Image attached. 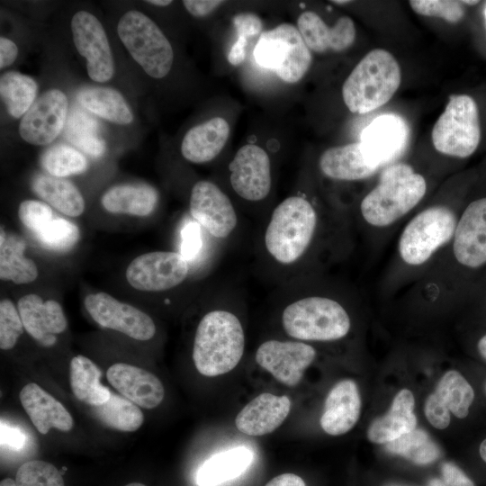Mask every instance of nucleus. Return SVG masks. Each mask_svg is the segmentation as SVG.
<instances>
[{
	"label": "nucleus",
	"instance_id": "1",
	"mask_svg": "<svg viewBox=\"0 0 486 486\" xmlns=\"http://www.w3.org/2000/svg\"><path fill=\"white\" fill-rule=\"evenodd\" d=\"M244 346V331L238 317L223 310H212L202 318L196 328L194 365L204 376L224 374L239 363Z\"/></svg>",
	"mask_w": 486,
	"mask_h": 486
},
{
	"label": "nucleus",
	"instance_id": "2",
	"mask_svg": "<svg viewBox=\"0 0 486 486\" xmlns=\"http://www.w3.org/2000/svg\"><path fill=\"white\" fill-rule=\"evenodd\" d=\"M426 190L424 176L415 173L410 165L392 164L382 172L378 184L363 199L361 213L373 226H388L413 209Z\"/></svg>",
	"mask_w": 486,
	"mask_h": 486
},
{
	"label": "nucleus",
	"instance_id": "3",
	"mask_svg": "<svg viewBox=\"0 0 486 486\" xmlns=\"http://www.w3.org/2000/svg\"><path fill=\"white\" fill-rule=\"evenodd\" d=\"M400 81V68L395 58L385 50L374 49L358 62L345 80L344 103L354 113L373 112L393 96Z\"/></svg>",
	"mask_w": 486,
	"mask_h": 486
},
{
	"label": "nucleus",
	"instance_id": "4",
	"mask_svg": "<svg viewBox=\"0 0 486 486\" xmlns=\"http://www.w3.org/2000/svg\"><path fill=\"white\" fill-rule=\"evenodd\" d=\"M317 214L305 198L291 196L274 210L265 233L267 252L277 262L290 265L306 251L313 238Z\"/></svg>",
	"mask_w": 486,
	"mask_h": 486
},
{
	"label": "nucleus",
	"instance_id": "5",
	"mask_svg": "<svg viewBox=\"0 0 486 486\" xmlns=\"http://www.w3.org/2000/svg\"><path fill=\"white\" fill-rule=\"evenodd\" d=\"M284 331L301 340L331 341L345 337L350 329V318L338 302L320 296L302 298L283 311Z\"/></svg>",
	"mask_w": 486,
	"mask_h": 486
},
{
	"label": "nucleus",
	"instance_id": "6",
	"mask_svg": "<svg viewBox=\"0 0 486 486\" xmlns=\"http://www.w3.org/2000/svg\"><path fill=\"white\" fill-rule=\"evenodd\" d=\"M118 35L133 59L151 77L166 76L172 67V46L147 15L130 10L125 13L117 25Z\"/></svg>",
	"mask_w": 486,
	"mask_h": 486
},
{
	"label": "nucleus",
	"instance_id": "7",
	"mask_svg": "<svg viewBox=\"0 0 486 486\" xmlns=\"http://www.w3.org/2000/svg\"><path fill=\"white\" fill-rule=\"evenodd\" d=\"M253 54L257 65L274 71L289 84L300 81L311 64L310 50L298 28L291 23L262 32Z\"/></svg>",
	"mask_w": 486,
	"mask_h": 486
},
{
	"label": "nucleus",
	"instance_id": "8",
	"mask_svg": "<svg viewBox=\"0 0 486 486\" xmlns=\"http://www.w3.org/2000/svg\"><path fill=\"white\" fill-rule=\"evenodd\" d=\"M432 142L442 154L464 158L471 156L481 140L479 111L467 94H454L432 130Z\"/></svg>",
	"mask_w": 486,
	"mask_h": 486
},
{
	"label": "nucleus",
	"instance_id": "9",
	"mask_svg": "<svg viewBox=\"0 0 486 486\" xmlns=\"http://www.w3.org/2000/svg\"><path fill=\"white\" fill-rule=\"evenodd\" d=\"M456 224L455 214L447 207L433 206L424 210L407 224L400 235V257L411 266L424 264L454 238Z\"/></svg>",
	"mask_w": 486,
	"mask_h": 486
},
{
	"label": "nucleus",
	"instance_id": "10",
	"mask_svg": "<svg viewBox=\"0 0 486 486\" xmlns=\"http://www.w3.org/2000/svg\"><path fill=\"white\" fill-rule=\"evenodd\" d=\"M189 271L181 253L154 251L135 257L128 266L126 280L131 287L144 292H160L182 284Z\"/></svg>",
	"mask_w": 486,
	"mask_h": 486
},
{
	"label": "nucleus",
	"instance_id": "11",
	"mask_svg": "<svg viewBox=\"0 0 486 486\" xmlns=\"http://www.w3.org/2000/svg\"><path fill=\"white\" fill-rule=\"evenodd\" d=\"M84 305L91 318L103 328L140 341L151 339L156 333L155 323L147 313L106 292L87 294Z\"/></svg>",
	"mask_w": 486,
	"mask_h": 486
},
{
	"label": "nucleus",
	"instance_id": "12",
	"mask_svg": "<svg viewBox=\"0 0 486 486\" xmlns=\"http://www.w3.org/2000/svg\"><path fill=\"white\" fill-rule=\"evenodd\" d=\"M74 44L86 59L90 78L104 83L114 73L113 59L104 29L99 20L86 11H79L71 20Z\"/></svg>",
	"mask_w": 486,
	"mask_h": 486
},
{
	"label": "nucleus",
	"instance_id": "13",
	"mask_svg": "<svg viewBox=\"0 0 486 486\" xmlns=\"http://www.w3.org/2000/svg\"><path fill=\"white\" fill-rule=\"evenodd\" d=\"M315 356L316 350L310 345L273 339L258 346L256 361L278 382L293 387L301 382L304 371Z\"/></svg>",
	"mask_w": 486,
	"mask_h": 486
},
{
	"label": "nucleus",
	"instance_id": "14",
	"mask_svg": "<svg viewBox=\"0 0 486 486\" xmlns=\"http://www.w3.org/2000/svg\"><path fill=\"white\" fill-rule=\"evenodd\" d=\"M68 99L58 89L43 93L23 115L19 133L26 142L43 146L52 142L65 126Z\"/></svg>",
	"mask_w": 486,
	"mask_h": 486
},
{
	"label": "nucleus",
	"instance_id": "15",
	"mask_svg": "<svg viewBox=\"0 0 486 486\" xmlns=\"http://www.w3.org/2000/svg\"><path fill=\"white\" fill-rule=\"evenodd\" d=\"M190 212L212 236L225 238L237 226V214L230 198L210 181L197 182L191 192Z\"/></svg>",
	"mask_w": 486,
	"mask_h": 486
},
{
	"label": "nucleus",
	"instance_id": "16",
	"mask_svg": "<svg viewBox=\"0 0 486 486\" xmlns=\"http://www.w3.org/2000/svg\"><path fill=\"white\" fill-rule=\"evenodd\" d=\"M230 184L241 198L256 202L265 199L271 189V166L267 153L259 146L241 147L230 164Z\"/></svg>",
	"mask_w": 486,
	"mask_h": 486
},
{
	"label": "nucleus",
	"instance_id": "17",
	"mask_svg": "<svg viewBox=\"0 0 486 486\" xmlns=\"http://www.w3.org/2000/svg\"><path fill=\"white\" fill-rule=\"evenodd\" d=\"M453 251L462 266L476 269L486 265V197L467 205L457 221Z\"/></svg>",
	"mask_w": 486,
	"mask_h": 486
},
{
	"label": "nucleus",
	"instance_id": "18",
	"mask_svg": "<svg viewBox=\"0 0 486 486\" xmlns=\"http://www.w3.org/2000/svg\"><path fill=\"white\" fill-rule=\"evenodd\" d=\"M409 130L400 116L386 113L376 117L362 132L361 146L379 168L398 158L406 148Z\"/></svg>",
	"mask_w": 486,
	"mask_h": 486
},
{
	"label": "nucleus",
	"instance_id": "19",
	"mask_svg": "<svg viewBox=\"0 0 486 486\" xmlns=\"http://www.w3.org/2000/svg\"><path fill=\"white\" fill-rule=\"evenodd\" d=\"M17 309L26 332L42 346L54 345L56 335L68 327L63 309L57 301H43L38 294L29 293L18 300Z\"/></svg>",
	"mask_w": 486,
	"mask_h": 486
},
{
	"label": "nucleus",
	"instance_id": "20",
	"mask_svg": "<svg viewBox=\"0 0 486 486\" xmlns=\"http://www.w3.org/2000/svg\"><path fill=\"white\" fill-rule=\"evenodd\" d=\"M106 378L119 393L140 408H157L164 400L165 390L161 381L140 367L116 363L108 368Z\"/></svg>",
	"mask_w": 486,
	"mask_h": 486
},
{
	"label": "nucleus",
	"instance_id": "21",
	"mask_svg": "<svg viewBox=\"0 0 486 486\" xmlns=\"http://www.w3.org/2000/svg\"><path fill=\"white\" fill-rule=\"evenodd\" d=\"M297 28L310 50L317 53L340 52L355 41L356 27L349 16H341L329 27L320 15L303 12L297 20Z\"/></svg>",
	"mask_w": 486,
	"mask_h": 486
},
{
	"label": "nucleus",
	"instance_id": "22",
	"mask_svg": "<svg viewBox=\"0 0 486 486\" xmlns=\"http://www.w3.org/2000/svg\"><path fill=\"white\" fill-rule=\"evenodd\" d=\"M291 404L286 395L261 393L238 412L235 425L240 432L248 436H259L272 433L287 418Z\"/></svg>",
	"mask_w": 486,
	"mask_h": 486
},
{
	"label": "nucleus",
	"instance_id": "23",
	"mask_svg": "<svg viewBox=\"0 0 486 486\" xmlns=\"http://www.w3.org/2000/svg\"><path fill=\"white\" fill-rule=\"evenodd\" d=\"M361 412V398L353 380H342L328 392L320 418V426L328 435L339 436L356 424Z\"/></svg>",
	"mask_w": 486,
	"mask_h": 486
},
{
	"label": "nucleus",
	"instance_id": "24",
	"mask_svg": "<svg viewBox=\"0 0 486 486\" xmlns=\"http://www.w3.org/2000/svg\"><path fill=\"white\" fill-rule=\"evenodd\" d=\"M19 398L25 412L40 434H47L50 428L64 432L72 429L74 420L68 410L37 383H27L21 390Z\"/></svg>",
	"mask_w": 486,
	"mask_h": 486
},
{
	"label": "nucleus",
	"instance_id": "25",
	"mask_svg": "<svg viewBox=\"0 0 486 486\" xmlns=\"http://www.w3.org/2000/svg\"><path fill=\"white\" fill-rule=\"evenodd\" d=\"M319 164L326 176L341 181L364 179L379 169L366 158L360 141L328 148Z\"/></svg>",
	"mask_w": 486,
	"mask_h": 486
},
{
	"label": "nucleus",
	"instance_id": "26",
	"mask_svg": "<svg viewBox=\"0 0 486 486\" xmlns=\"http://www.w3.org/2000/svg\"><path fill=\"white\" fill-rule=\"evenodd\" d=\"M229 136V123L223 118H212L187 131L181 144L182 155L192 163L209 162L220 154Z\"/></svg>",
	"mask_w": 486,
	"mask_h": 486
},
{
	"label": "nucleus",
	"instance_id": "27",
	"mask_svg": "<svg viewBox=\"0 0 486 486\" xmlns=\"http://www.w3.org/2000/svg\"><path fill=\"white\" fill-rule=\"evenodd\" d=\"M413 393L403 389L394 397L386 414L375 418L368 428L367 437L375 444H386L416 428Z\"/></svg>",
	"mask_w": 486,
	"mask_h": 486
},
{
	"label": "nucleus",
	"instance_id": "28",
	"mask_svg": "<svg viewBox=\"0 0 486 486\" xmlns=\"http://www.w3.org/2000/svg\"><path fill=\"white\" fill-rule=\"evenodd\" d=\"M158 195L148 184H120L102 197L103 207L109 212L145 217L156 208Z\"/></svg>",
	"mask_w": 486,
	"mask_h": 486
},
{
	"label": "nucleus",
	"instance_id": "29",
	"mask_svg": "<svg viewBox=\"0 0 486 486\" xmlns=\"http://www.w3.org/2000/svg\"><path fill=\"white\" fill-rule=\"evenodd\" d=\"M25 241L19 236L7 234L1 227L0 278L16 284L33 282L38 277L34 261L24 256Z\"/></svg>",
	"mask_w": 486,
	"mask_h": 486
},
{
	"label": "nucleus",
	"instance_id": "30",
	"mask_svg": "<svg viewBox=\"0 0 486 486\" xmlns=\"http://www.w3.org/2000/svg\"><path fill=\"white\" fill-rule=\"evenodd\" d=\"M101 371L88 357L78 355L69 364V383L75 397L90 407L105 403L111 396L110 390L101 382Z\"/></svg>",
	"mask_w": 486,
	"mask_h": 486
},
{
	"label": "nucleus",
	"instance_id": "31",
	"mask_svg": "<svg viewBox=\"0 0 486 486\" xmlns=\"http://www.w3.org/2000/svg\"><path fill=\"white\" fill-rule=\"evenodd\" d=\"M252 452L238 446L218 453L208 459L197 472L199 486H217L239 476L250 465Z\"/></svg>",
	"mask_w": 486,
	"mask_h": 486
},
{
	"label": "nucleus",
	"instance_id": "32",
	"mask_svg": "<svg viewBox=\"0 0 486 486\" xmlns=\"http://www.w3.org/2000/svg\"><path fill=\"white\" fill-rule=\"evenodd\" d=\"M32 189L46 203L65 215L77 217L85 211V200L81 193L67 179L39 175L33 179Z\"/></svg>",
	"mask_w": 486,
	"mask_h": 486
},
{
	"label": "nucleus",
	"instance_id": "33",
	"mask_svg": "<svg viewBox=\"0 0 486 486\" xmlns=\"http://www.w3.org/2000/svg\"><path fill=\"white\" fill-rule=\"evenodd\" d=\"M76 99L86 110L118 124H129L133 116L123 96L117 90L104 86H86Z\"/></svg>",
	"mask_w": 486,
	"mask_h": 486
},
{
	"label": "nucleus",
	"instance_id": "34",
	"mask_svg": "<svg viewBox=\"0 0 486 486\" xmlns=\"http://www.w3.org/2000/svg\"><path fill=\"white\" fill-rule=\"evenodd\" d=\"M99 123L92 116L79 109H73L64 126L66 139L74 146L93 157H102L105 142L99 136Z\"/></svg>",
	"mask_w": 486,
	"mask_h": 486
},
{
	"label": "nucleus",
	"instance_id": "35",
	"mask_svg": "<svg viewBox=\"0 0 486 486\" xmlns=\"http://www.w3.org/2000/svg\"><path fill=\"white\" fill-rule=\"evenodd\" d=\"M91 410L101 423L122 432H134L144 421V415L138 405L113 392L105 403L91 407Z\"/></svg>",
	"mask_w": 486,
	"mask_h": 486
},
{
	"label": "nucleus",
	"instance_id": "36",
	"mask_svg": "<svg viewBox=\"0 0 486 486\" xmlns=\"http://www.w3.org/2000/svg\"><path fill=\"white\" fill-rule=\"evenodd\" d=\"M433 394L456 418L467 417L474 400V391L469 382L457 371L446 372L439 380Z\"/></svg>",
	"mask_w": 486,
	"mask_h": 486
},
{
	"label": "nucleus",
	"instance_id": "37",
	"mask_svg": "<svg viewBox=\"0 0 486 486\" xmlns=\"http://www.w3.org/2000/svg\"><path fill=\"white\" fill-rule=\"evenodd\" d=\"M37 84L29 76L9 71L1 76L0 94L8 113L14 118L25 114L37 94Z\"/></svg>",
	"mask_w": 486,
	"mask_h": 486
},
{
	"label": "nucleus",
	"instance_id": "38",
	"mask_svg": "<svg viewBox=\"0 0 486 486\" xmlns=\"http://www.w3.org/2000/svg\"><path fill=\"white\" fill-rule=\"evenodd\" d=\"M384 447L389 453L400 455L420 465L433 463L441 455L437 445L426 431L419 428H415L386 443Z\"/></svg>",
	"mask_w": 486,
	"mask_h": 486
},
{
	"label": "nucleus",
	"instance_id": "39",
	"mask_svg": "<svg viewBox=\"0 0 486 486\" xmlns=\"http://www.w3.org/2000/svg\"><path fill=\"white\" fill-rule=\"evenodd\" d=\"M40 164L50 176L62 178L81 174L88 166L82 153L64 144H57L48 148L40 158Z\"/></svg>",
	"mask_w": 486,
	"mask_h": 486
},
{
	"label": "nucleus",
	"instance_id": "40",
	"mask_svg": "<svg viewBox=\"0 0 486 486\" xmlns=\"http://www.w3.org/2000/svg\"><path fill=\"white\" fill-rule=\"evenodd\" d=\"M34 237L44 248L61 253L75 247L79 239L80 231L72 221L63 218H55Z\"/></svg>",
	"mask_w": 486,
	"mask_h": 486
},
{
	"label": "nucleus",
	"instance_id": "41",
	"mask_svg": "<svg viewBox=\"0 0 486 486\" xmlns=\"http://www.w3.org/2000/svg\"><path fill=\"white\" fill-rule=\"evenodd\" d=\"M15 482L17 486H65L58 468L42 460L22 464L16 472Z\"/></svg>",
	"mask_w": 486,
	"mask_h": 486
},
{
	"label": "nucleus",
	"instance_id": "42",
	"mask_svg": "<svg viewBox=\"0 0 486 486\" xmlns=\"http://www.w3.org/2000/svg\"><path fill=\"white\" fill-rule=\"evenodd\" d=\"M24 326L17 307L8 299L0 302V348L10 350L23 333Z\"/></svg>",
	"mask_w": 486,
	"mask_h": 486
},
{
	"label": "nucleus",
	"instance_id": "43",
	"mask_svg": "<svg viewBox=\"0 0 486 486\" xmlns=\"http://www.w3.org/2000/svg\"><path fill=\"white\" fill-rule=\"evenodd\" d=\"M410 5L420 15L442 18L449 22H458L464 15L462 1L411 0Z\"/></svg>",
	"mask_w": 486,
	"mask_h": 486
},
{
	"label": "nucleus",
	"instance_id": "44",
	"mask_svg": "<svg viewBox=\"0 0 486 486\" xmlns=\"http://www.w3.org/2000/svg\"><path fill=\"white\" fill-rule=\"evenodd\" d=\"M18 217L21 222L35 235L43 229L53 218L52 209L43 202L26 200L20 203Z\"/></svg>",
	"mask_w": 486,
	"mask_h": 486
},
{
	"label": "nucleus",
	"instance_id": "45",
	"mask_svg": "<svg viewBox=\"0 0 486 486\" xmlns=\"http://www.w3.org/2000/svg\"><path fill=\"white\" fill-rule=\"evenodd\" d=\"M202 236L197 222H189L182 230L181 255L186 259L194 258L202 248Z\"/></svg>",
	"mask_w": 486,
	"mask_h": 486
},
{
	"label": "nucleus",
	"instance_id": "46",
	"mask_svg": "<svg viewBox=\"0 0 486 486\" xmlns=\"http://www.w3.org/2000/svg\"><path fill=\"white\" fill-rule=\"evenodd\" d=\"M425 415L428 422L437 429H444L450 424V411L431 393L425 402Z\"/></svg>",
	"mask_w": 486,
	"mask_h": 486
},
{
	"label": "nucleus",
	"instance_id": "47",
	"mask_svg": "<svg viewBox=\"0 0 486 486\" xmlns=\"http://www.w3.org/2000/svg\"><path fill=\"white\" fill-rule=\"evenodd\" d=\"M238 36L250 37L261 32L263 23L261 19L252 13H241L232 19Z\"/></svg>",
	"mask_w": 486,
	"mask_h": 486
},
{
	"label": "nucleus",
	"instance_id": "48",
	"mask_svg": "<svg viewBox=\"0 0 486 486\" xmlns=\"http://www.w3.org/2000/svg\"><path fill=\"white\" fill-rule=\"evenodd\" d=\"M441 472L443 481L447 486H476L474 482L454 463H444Z\"/></svg>",
	"mask_w": 486,
	"mask_h": 486
},
{
	"label": "nucleus",
	"instance_id": "49",
	"mask_svg": "<svg viewBox=\"0 0 486 486\" xmlns=\"http://www.w3.org/2000/svg\"><path fill=\"white\" fill-rule=\"evenodd\" d=\"M223 1L220 0H185V9L195 17H203L212 14Z\"/></svg>",
	"mask_w": 486,
	"mask_h": 486
},
{
	"label": "nucleus",
	"instance_id": "50",
	"mask_svg": "<svg viewBox=\"0 0 486 486\" xmlns=\"http://www.w3.org/2000/svg\"><path fill=\"white\" fill-rule=\"evenodd\" d=\"M18 55V48L16 44L5 38H0V68H4L16 59Z\"/></svg>",
	"mask_w": 486,
	"mask_h": 486
},
{
	"label": "nucleus",
	"instance_id": "51",
	"mask_svg": "<svg viewBox=\"0 0 486 486\" xmlns=\"http://www.w3.org/2000/svg\"><path fill=\"white\" fill-rule=\"evenodd\" d=\"M1 444L14 449H19L25 442L24 435L20 430L7 427L2 422L1 425Z\"/></svg>",
	"mask_w": 486,
	"mask_h": 486
},
{
	"label": "nucleus",
	"instance_id": "52",
	"mask_svg": "<svg viewBox=\"0 0 486 486\" xmlns=\"http://www.w3.org/2000/svg\"><path fill=\"white\" fill-rule=\"evenodd\" d=\"M247 42L248 40L246 37L238 36V40L233 44L227 56L228 61L231 65L238 66L244 61L246 57Z\"/></svg>",
	"mask_w": 486,
	"mask_h": 486
},
{
	"label": "nucleus",
	"instance_id": "53",
	"mask_svg": "<svg viewBox=\"0 0 486 486\" xmlns=\"http://www.w3.org/2000/svg\"><path fill=\"white\" fill-rule=\"evenodd\" d=\"M265 486H306V484L294 473H283L273 478Z\"/></svg>",
	"mask_w": 486,
	"mask_h": 486
},
{
	"label": "nucleus",
	"instance_id": "54",
	"mask_svg": "<svg viewBox=\"0 0 486 486\" xmlns=\"http://www.w3.org/2000/svg\"><path fill=\"white\" fill-rule=\"evenodd\" d=\"M477 349L480 356L486 360V334L483 335L477 343Z\"/></svg>",
	"mask_w": 486,
	"mask_h": 486
},
{
	"label": "nucleus",
	"instance_id": "55",
	"mask_svg": "<svg viewBox=\"0 0 486 486\" xmlns=\"http://www.w3.org/2000/svg\"><path fill=\"white\" fill-rule=\"evenodd\" d=\"M479 454L483 463L486 464V438L482 440L479 446Z\"/></svg>",
	"mask_w": 486,
	"mask_h": 486
},
{
	"label": "nucleus",
	"instance_id": "56",
	"mask_svg": "<svg viewBox=\"0 0 486 486\" xmlns=\"http://www.w3.org/2000/svg\"><path fill=\"white\" fill-rule=\"evenodd\" d=\"M147 3L154 4V5H158V6H166V5H169L170 4H172V1H170V0H149V1H147Z\"/></svg>",
	"mask_w": 486,
	"mask_h": 486
},
{
	"label": "nucleus",
	"instance_id": "57",
	"mask_svg": "<svg viewBox=\"0 0 486 486\" xmlns=\"http://www.w3.org/2000/svg\"><path fill=\"white\" fill-rule=\"evenodd\" d=\"M428 486H447V485L444 482L443 480L433 478L428 482Z\"/></svg>",
	"mask_w": 486,
	"mask_h": 486
},
{
	"label": "nucleus",
	"instance_id": "58",
	"mask_svg": "<svg viewBox=\"0 0 486 486\" xmlns=\"http://www.w3.org/2000/svg\"><path fill=\"white\" fill-rule=\"evenodd\" d=\"M0 486H17L15 480L11 478H6L1 481Z\"/></svg>",
	"mask_w": 486,
	"mask_h": 486
},
{
	"label": "nucleus",
	"instance_id": "59",
	"mask_svg": "<svg viewBox=\"0 0 486 486\" xmlns=\"http://www.w3.org/2000/svg\"><path fill=\"white\" fill-rule=\"evenodd\" d=\"M125 486H146V485L140 482H130V483L126 484Z\"/></svg>",
	"mask_w": 486,
	"mask_h": 486
},
{
	"label": "nucleus",
	"instance_id": "60",
	"mask_svg": "<svg viewBox=\"0 0 486 486\" xmlns=\"http://www.w3.org/2000/svg\"><path fill=\"white\" fill-rule=\"evenodd\" d=\"M462 3L466 4H476L479 1H462Z\"/></svg>",
	"mask_w": 486,
	"mask_h": 486
},
{
	"label": "nucleus",
	"instance_id": "61",
	"mask_svg": "<svg viewBox=\"0 0 486 486\" xmlns=\"http://www.w3.org/2000/svg\"><path fill=\"white\" fill-rule=\"evenodd\" d=\"M382 486H408V485L400 484V483H386Z\"/></svg>",
	"mask_w": 486,
	"mask_h": 486
},
{
	"label": "nucleus",
	"instance_id": "62",
	"mask_svg": "<svg viewBox=\"0 0 486 486\" xmlns=\"http://www.w3.org/2000/svg\"><path fill=\"white\" fill-rule=\"evenodd\" d=\"M332 3H335L337 4H345L350 3V1H332Z\"/></svg>",
	"mask_w": 486,
	"mask_h": 486
},
{
	"label": "nucleus",
	"instance_id": "63",
	"mask_svg": "<svg viewBox=\"0 0 486 486\" xmlns=\"http://www.w3.org/2000/svg\"><path fill=\"white\" fill-rule=\"evenodd\" d=\"M484 392H485V393H486V382H485V383H484Z\"/></svg>",
	"mask_w": 486,
	"mask_h": 486
},
{
	"label": "nucleus",
	"instance_id": "64",
	"mask_svg": "<svg viewBox=\"0 0 486 486\" xmlns=\"http://www.w3.org/2000/svg\"><path fill=\"white\" fill-rule=\"evenodd\" d=\"M485 17H486V9H485Z\"/></svg>",
	"mask_w": 486,
	"mask_h": 486
}]
</instances>
